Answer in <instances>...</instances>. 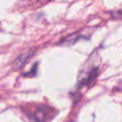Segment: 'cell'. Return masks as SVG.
Segmentation results:
<instances>
[{
	"mask_svg": "<svg viewBox=\"0 0 122 122\" xmlns=\"http://www.w3.org/2000/svg\"><path fill=\"white\" fill-rule=\"evenodd\" d=\"M78 37H79V36H78L77 33H73V34H71V35L66 37L64 40H62L61 44H62V45H71V44H73V43L76 42V40L78 39Z\"/></svg>",
	"mask_w": 122,
	"mask_h": 122,
	"instance_id": "cell-3",
	"label": "cell"
},
{
	"mask_svg": "<svg viewBox=\"0 0 122 122\" xmlns=\"http://www.w3.org/2000/svg\"><path fill=\"white\" fill-rule=\"evenodd\" d=\"M32 53H33V51H26V52H24L23 54H21L18 58H17V60L15 61V65H16V68L17 69H19V68H21V67H23L24 66V64L28 61V59L32 55Z\"/></svg>",
	"mask_w": 122,
	"mask_h": 122,
	"instance_id": "cell-2",
	"label": "cell"
},
{
	"mask_svg": "<svg viewBox=\"0 0 122 122\" xmlns=\"http://www.w3.org/2000/svg\"><path fill=\"white\" fill-rule=\"evenodd\" d=\"M51 112H52V109H51V108H48V107L39 108L36 111L35 118L38 122H46V120L48 118L51 117Z\"/></svg>",
	"mask_w": 122,
	"mask_h": 122,
	"instance_id": "cell-1",
	"label": "cell"
}]
</instances>
